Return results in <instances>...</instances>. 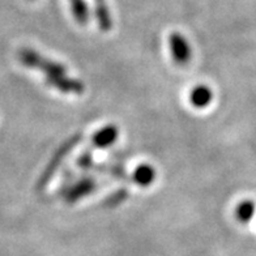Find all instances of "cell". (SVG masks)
Returning <instances> with one entry per match:
<instances>
[{"mask_svg":"<svg viewBox=\"0 0 256 256\" xmlns=\"http://www.w3.org/2000/svg\"><path fill=\"white\" fill-rule=\"evenodd\" d=\"M17 58L25 67L42 72L44 80L51 88L56 89L62 93H67V94L84 93L85 86L82 81L71 78L68 74L67 68L64 67L63 64L51 60L33 48H21L17 52Z\"/></svg>","mask_w":256,"mask_h":256,"instance_id":"1","label":"cell"},{"mask_svg":"<svg viewBox=\"0 0 256 256\" xmlns=\"http://www.w3.org/2000/svg\"><path fill=\"white\" fill-rule=\"evenodd\" d=\"M213 100V92L206 85H198L190 93V102L196 108H206Z\"/></svg>","mask_w":256,"mask_h":256,"instance_id":"6","label":"cell"},{"mask_svg":"<svg viewBox=\"0 0 256 256\" xmlns=\"http://www.w3.org/2000/svg\"><path fill=\"white\" fill-rule=\"evenodd\" d=\"M81 140V134H78V135H74L72 138H70L67 142L62 145L60 148L58 149L55 154L52 156V158L50 160L48 165L44 168V172H42V176L40 178V182H38V187H44L51 180V178L54 176L55 172L58 170V168L62 165L63 162V158L68 153L71 152L72 149L78 144V142Z\"/></svg>","mask_w":256,"mask_h":256,"instance_id":"2","label":"cell"},{"mask_svg":"<svg viewBox=\"0 0 256 256\" xmlns=\"http://www.w3.org/2000/svg\"><path fill=\"white\" fill-rule=\"evenodd\" d=\"M71 6L74 18L78 20V24H86V21L89 20V14L88 8H86V4L84 3V0H71Z\"/></svg>","mask_w":256,"mask_h":256,"instance_id":"10","label":"cell"},{"mask_svg":"<svg viewBox=\"0 0 256 256\" xmlns=\"http://www.w3.org/2000/svg\"><path fill=\"white\" fill-rule=\"evenodd\" d=\"M127 196H128L127 191H124V190H120V191L114 192V194H112V195L108 198V206H116V204H119V202H124Z\"/></svg>","mask_w":256,"mask_h":256,"instance_id":"12","label":"cell"},{"mask_svg":"<svg viewBox=\"0 0 256 256\" xmlns=\"http://www.w3.org/2000/svg\"><path fill=\"white\" fill-rule=\"evenodd\" d=\"M97 187L98 183L96 179L89 178V176L82 178L66 190V192H64V200L67 202H78L81 198L90 195Z\"/></svg>","mask_w":256,"mask_h":256,"instance_id":"4","label":"cell"},{"mask_svg":"<svg viewBox=\"0 0 256 256\" xmlns=\"http://www.w3.org/2000/svg\"><path fill=\"white\" fill-rule=\"evenodd\" d=\"M119 136V128L114 124H108L102 127L93 135L90 140V148L89 149H101L108 148L116 142Z\"/></svg>","mask_w":256,"mask_h":256,"instance_id":"5","label":"cell"},{"mask_svg":"<svg viewBox=\"0 0 256 256\" xmlns=\"http://www.w3.org/2000/svg\"><path fill=\"white\" fill-rule=\"evenodd\" d=\"M94 2L98 25L101 28V30L108 32L112 26V16H110V10L108 8V4H106L104 0H94Z\"/></svg>","mask_w":256,"mask_h":256,"instance_id":"8","label":"cell"},{"mask_svg":"<svg viewBox=\"0 0 256 256\" xmlns=\"http://www.w3.org/2000/svg\"><path fill=\"white\" fill-rule=\"evenodd\" d=\"M168 44H170V50H172V55L174 58L176 64L179 66H184L190 62L192 55V50L190 48L188 42L183 37L182 34L178 32L170 34L168 37Z\"/></svg>","mask_w":256,"mask_h":256,"instance_id":"3","label":"cell"},{"mask_svg":"<svg viewBox=\"0 0 256 256\" xmlns=\"http://www.w3.org/2000/svg\"><path fill=\"white\" fill-rule=\"evenodd\" d=\"M78 166L84 170H88L89 168L93 166V156H92V149H89L88 152H84L78 157Z\"/></svg>","mask_w":256,"mask_h":256,"instance_id":"11","label":"cell"},{"mask_svg":"<svg viewBox=\"0 0 256 256\" xmlns=\"http://www.w3.org/2000/svg\"><path fill=\"white\" fill-rule=\"evenodd\" d=\"M256 212V204L252 200H243L242 202L238 204L236 210V218L240 220V222L246 224L250 220L255 216Z\"/></svg>","mask_w":256,"mask_h":256,"instance_id":"9","label":"cell"},{"mask_svg":"<svg viewBox=\"0 0 256 256\" xmlns=\"http://www.w3.org/2000/svg\"><path fill=\"white\" fill-rule=\"evenodd\" d=\"M132 179L136 184L142 186V187H148L156 179L154 168L152 165H148V164L138 165L132 174Z\"/></svg>","mask_w":256,"mask_h":256,"instance_id":"7","label":"cell"}]
</instances>
